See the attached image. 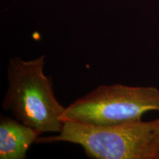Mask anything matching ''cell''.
Returning <instances> with one entry per match:
<instances>
[{
    "label": "cell",
    "mask_w": 159,
    "mask_h": 159,
    "mask_svg": "<svg viewBox=\"0 0 159 159\" xmlns=\"http://www.w3.org/2000/svg\"><path fill=\"white\" fill-rule=\"evenodd\" d=\"M45 55L25 61L10 59L7 66V90L2 108L40 134H59L65 108L55 96L52 80L44 73Z\"/></svg>",
    "instance_id": "obj_1"
},
{
    "label": "cell",
    "mask_w": 159,
    "mask_h": 159,
    "mask_svg": "<svg viewBox=\"0 0 159 159\" xmlns=\"http://www.w3.org/2000/svg\"><path fill=\"white\" fill-rule=\"evenodd\" d=\"M158 128L159 118L116 125L66 121L56 136L39 137L35 143L78 144L89 158L94 159H157L153 141Z\"/></svg>",
    "instance_id": "obj_2"
},
{
    "label": "cell",
    "mask_w": 159,
    "mask_h": 159,
    "mask_svg": "<svg viewBox=\"0 0 159 159\" xmlns=\"http://www.w3.org/2000/svg\"><path fill=\"white\" fill-rule=\"evenodd\" d=\"M152 111H159V90L156 87L101 85L66 108L61 121L116 125L138 122Z\"/></svg>",
    "instance_id": "obj_3"
},
{
    "label": "cell",
    "mask_w": 159,
    "mask_h": 159,
    "mask_svg": "<svg viewBox=\"0 0 159 159\" xmlns=\"http://www.w3.org/2000/svg\"><path fill=\"white\" fill-rule=\"evenodd\" d=\"M40 134L35 129L11 116L0 118V158L25 159Z\"/></svg>",
    "instance_id": "obj_4"
},
{
    "label": "cell",
    "mask_w": 159,
    "mask_h": 159,
    "mask_svg": "<svg viewBox=\"0 0 159 159\" xmlns=\"http://www.w3.org/2000/svg\"><path fill=\"white\" fill-rule=\"evenodd\" d=\"M153 145H154L155 150H156L157 159H159V128L157 129L156 135H155Z\"/></svg>",
    "instance_id": "obj_5"
}]
</instances>
